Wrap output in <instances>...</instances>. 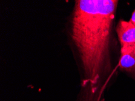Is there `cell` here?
I'll list each match as a JSON object with an SVG mask.
<instances>
[{
  "instance_id": "3957f363",
  "label": "cell",
  "mask_w": 135,
  "mask_h": 101,
  "mask_svg": "<svg viewBox=\"0 0 135 101\" xmlns=\"http://www.w3.org/2000/svg\"><path fill=\"white\" fill-rule=\"evenodd\" d=\"M129 21L130 23H132L133 25H134L135 26V9L134 10V11L133 12Z\"/></svg>"
},
{
  "instance_id": "7a4b0ae2",
  "label": "cell",
  "mask_w": 135,
  "mask_h": 101,
  "mask_svg": "<svg viewBox=\"0 0 135 101\" xmlns=\"http://www.w3.org/2000/svg\"><path fill=\"white\" fill-rule=\"evenodd\" d=\"M119 69L135 81V46L120 47Z\"/></svg>"
},
{
  "instance_id": "6da1fadb",
  "label": "cell",
  "mask_w": 135,
  "mask_h": 101,
  "mask_svg": "<svg viewBox=\"0 0 135 101\" xmlns=\"http://www.w3.org/2000/svg\"><path fill=\"white\" fill-rule=\"evenodd\" d=\"M117 0H77L70 36L90 101H104V93L116 71L114 24Z\"/></svg>"
}]
</instances>
